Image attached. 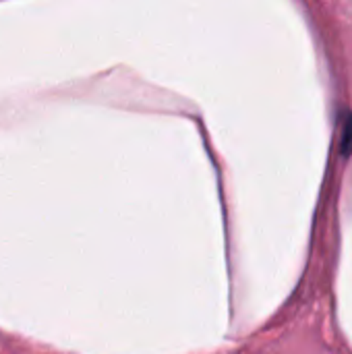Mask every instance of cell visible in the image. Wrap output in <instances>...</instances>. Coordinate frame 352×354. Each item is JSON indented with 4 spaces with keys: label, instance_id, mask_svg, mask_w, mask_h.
Segmentation results:
<instances>
[{
    "label": "cell",
    "instance_id": "1",
    "mask_svg": "<svg viewBox=\"0 0 352 354\" xmlns=\"http://www.w3.org/2000/svg\"><path fill=\"white\" fill-rule=\"evenodd\" d=\"M340 147H342V151H344V153H351V149H352V114H351V118H349V122H346V127H344V137H342V143H340Z\"/></svg>",
    "mask_w": 352,
    "mask_h": 354
}]
</instances>
